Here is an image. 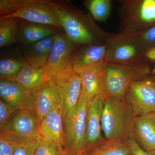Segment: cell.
Masks as SVG:
<instances>
[{"mask_svg":"<svg viewBox=\"0 0 155 155\" xmlns=\"http://www.w3.org/2000/svg\"><path fill=\"white\" fill-rule=\"evenodd\" d=\"M48 3L65 34L76 46L107 43L111 33L103 30L91 16L73 5L70 1L48 0Z\"/></svg>","mask_w":155,"mask_h":155,"instance_id":"cell-1","label":"cell"},{"mask_svg":"<svg viewBox=\"0 0 155 155\" xmlns=\"http://www.w3.org/2000/svg\"><path fill=\"white\" fill-rule=\"evenodd\" d=\"M151 72L149 62L132 64L108 62L103 70V99L107 97L125 99L130 84L149 76Z\"/></svg>","mask_w":155,"mask_h":155,"instance_id":"cell-2","label":"cell"},{"mask_svg":"<svg viewBox=\"0 0 155 155\" xmlns=\"http://www.w3.org/2000/svg\"><path fill=\"white\" fill-rule=\"evenodd\" d=\"M135 117L126 99L106 98L101 120V129L106 139L128 142L134 138Z\"/></svg>","mask_w":155,"mask_h":155,"instance_id":"cell-3","label":"cell"},{"mask_svg":"<svg viewBox=\"0 0 155 155\" xmlns=\"http://www.w3.org/2000/svg\"><path fill=\"white\" fill-rule=\"evenodd\" d=\"M121 31L139 33L155 25V0H119Z\"/></svg>","mask_w":155,"mask_h":155,"instance_id":"cell-4","label":"cell"},{"mask_svg":"<svg viewBox=\"0 0 155 155\" xmlns=\"http://www.w3.org/2000/svg\"><path fill=\"white\" fill-rule=\"evenodd\" d=\"M107 44V63L132 64L149 62L145 57L146 48L135 33L121 31L111 34Z\"/></svg>","mask_w":155,"mask_h":155,"instance_id":"cell-5","label":"cell"},{"mask_svg":"<svg viewBox=\"0 0 155 155\" xmlns=\"http://www.w3.org/2000/svg\"><path fill=\"white\" fill-rule=\"evenodd\" d=\"M89 101L88 97L82 91L78 107L64 122V148L69 155H76L85 147Z\"/></svg>","mask_w":155,"mask_h":155,"instance_id":"cell-6","label":"cell"},{"mask_svg":"<svg viewBox=\"0 0 155 155\" xmlns=\"http://www.w3.org/2000/svg\"><path fill=\"white\" fill-rule=\"evenodd\" d=\"M76 47L65 34L55 35L45 66L48 81H57L73 71L72 59Z\"/></svg>","mask_w":155,"mask_h":155,"instance_id":"cell-7","label":"cell"},{"mask_svg":"<svg viewBox=\"0 0 155 155\" xmlns=\"http://www.w3.org/2000/svg\"><path fill=\"white\" fill-rule=\"evenodd\" d=\"M125 99L134 117L155 112V77L150 75L130 84Z\"/></svg>","mask_w":155,"mask_h":155,"instance_id":"cell-8","label":"cell"},{"mask_svg":"<svg viewBox=\"0 0 155 155\" xmlns=\"http://www.w3.org/2000/svg\"><path fill=\"white\" fill-rule=\"evenodd\" d=\"M0 17H16L33 23L43 24L63 29L48 0H25L23 5L15 13Z\"/></svg>","mask_w":155,"mask_h":155,"instance_id":"cell-9","label":"cell"},{"mask_svg":"<svg viewBox=\"0 0 155 155\" xmlns=\"http://www.w3.org/2000/svg\"><path fill=\"white\" fill-rule=\"evenodd\" d=\"M54 82L60 97L64 123L78 105L82 94V81L80 75L73 71Z\"/></svg>","mask_w":155,"mask_h":155,"instance_id":"cell-10","label":"cell"},{"mask_svg":"<svg viewBox=\"0 0 155 155\" xmlns=\"http://www.w3.org/2000/svg\"><path fill=\"white\" fill-rule=\"evenodd\" d=\"M107 45H82L75 48L72 59V69L80 75L89 69H103L107 63Z\"/></svg>","mask_w":155,"mask_h":155,"instance_id":"cell-11","label":"cell"},{"mask_svg":"<svg viewBox=\"0 0 155 155\" xmlns=\"http://www.w3.org/2000/svg\"><path fill=\"white\" fill-rule=\"evenodd\" d=\"M36 96L16 81L1 78V100L16 111L34 110Z\"/></svg>","mask_w":155,"mask_h":155,"instance_id":"cell-12","label":"cell"},{"mask_svg":"<svg viewBox=\"0 0 155 155\" xmlns=\"http://www.w3.org/2000/svg\"><path fill=\"white\" fill-rule=\"evenodd\" d=\"M39 122L35 111L25 110L16 111L1 129V131L24 137H39Z\"/></svg>","mask_w":155,"mask_h":155,"instance_id":"cell-13","label":"cell"},{"mask_svg":"<svg viewBox=\"0 0 155 155\" xmlns=\"http://www.w3.org/2000/svg\"><path fill=\"white\" fill-rule=\"evenodd\" d=\"M39 137L41 138L65 146V134L62 108L56 105L39 124Z\"/></svg>","mask_w":155,"mask_h":155,"instance_id":"cell-14","label":"cell"},{"mask_svg":"<svg viewBox=\"0 0 155 155\" xmlns=\"http://www.w3.org/2000/svg\"><path fill=\"white\" fill-rule=\"evenodd\" d=\"M133 134L134 138L145 150H155V112L134 118Z\"/></svg>","mask_w":155,"mask_h":155,"instance_id":"cell-15","label":"cell"},{"mask_svg":"<svg viewBox=\"0 0 155 155\" xmlns=\"http://www.w3.org/2000/svg\"><path fill=\"white\" fill-rule=\"evenodd\" d=\"M104 106V100L100 97H96L89 101L87 115L85 147L105 139L101 132V120Z\"/></svg>","mask_w":155,"mask_h":155,"instance_id":"cell-16","label":"cell"},{"mask_svg":"<svg viewBox=\"0 0 155 155\" xmlns=\"http://www.w3.org/2000/svg\"><path fill=\"white\" fill-rule=\"evenodd\" d=\"M57 28L43 24L33 23L19 19L17 41L24 45L32 44L57 34Z\"/></svg>","mask_w":155,"mask_h":155,"instance_id":"cell-17","label":"cell"},{"mask_svg":"<svg viewBox=\"0 0 155 155\" xmlns=\"http://www.w3.org/2000/svg\"><path fill=\"white\" fill-rule=\"evenodd\" d=\"M15 81L36 95L48 81L46 67L33 66L26 63Z\"/></svg>","mask_w":155,"mask_h":155,"instance_id":"cell-18","label":"cell"},{"mask_svg":"<svg viewBox=\"0 0 155 155\" xmlns=\"http://www.w3.org/2000/svg\"><path fill=\"white\" fill-rule=\"evenodd\" d=\"M76 155H131L128 142L104 139L87 146Z\"/></svg>","mask_w":155,"mask_h":155,"instance_id":"cell-19","label":"cell"},{"mask_svg":"<svg viewBox=\"0 0 155 155\" xmlns=\"http://www.w3.org/2000/svg\"><path fill=\"white\" fill-rule=\"evenodd\" d=\"M58 104H60V100L56 84L54 81H49L36 94L34 111L39 123Z\"/></svg>","mask_w":155,"mask_h":155,"instance_id":"cell-20","label":"cell"},{"mask_svg":"<svg viewBox=\"0 0 155 155\" xmlns=\"http://www.w3.org/2000/svg\"><path fill=\"white\" fill-rule=\"evenodd\" d=\"M55 36L49 37L27 45H24L26 63L37 67H45L54 46Z\"/></svg>","mask_w":155,"mask_h":155,"instance_id":"cell-21","label":"cell"},{"mask_svg":"<svg viewBox=\"0 0 155 155\" xmlns=\"http://www.w3.org/2000/svg\"><path fill=\"white\" fill-rule=\"evenodd\" d=\"M104 69H89L78 75L82 81V92L89 101L97 97L102 98Z\"/></svg>","mask_w":155,"mask_h":155,"instance_id":"cell-22","label":"cell"},{"mask_svg":"<svg viewBox=\"0 0 155 155\" xmlns=\"http://www.w3.org/2000/svg\"><path fill=\"white\" fill-rule=\"evenodd\" d=\"M19 23L16 17H0V48L16 42Z\"/></svg>","mask_w":155,"mask_h":155,"instance_id":"cell-23","label":"cell"},{"mask_svg":"<svg viewBox=\"0 0 155 155\" xmlns=\"http://www.w3.org/2000/svg\"><path fill=\"white\" fill-rule=\"evenodd\" d=\"M84 5L91 14L93 19L104 22L110 16L113 1L111 0H85Z\"/></svg>","mask_w":155,"mask_h":155,"instance_id":"cell-24","label":"cell"},{"mask_svg":"<svg viewBox=\"0 0 155 155\" xmlns=\"http://www.w3.org/2000/svg\"><path fill=\"white\" fill-rule=\"evenodd\" d=\"M26 64L24 59L8 58L1 60V78L15 81L17 75Z\"/></svg>","mask_w":155,"mask_h":155,"instance_id":"cell-25","label":"cell"},{"mask_svg":"<svg viewBox=\"0 0 155 155\" xmlns=\"http://www.w3.org/2000/svg\"><path fill=\"white\" fill-rule=\"evenodd\" d=\"M24 137L1 131L0 133V155H14L18 145L24 142Z\"/></svg>","mask_w":155,"mask_h":155,"instance_id":"cell-26","label":"cell"},{"mask_svg":"<svg viewBox=\"0 0 155 155\" xmlns=\"http://www.w3.org/2000/svg\"><path fill=\"white\" fill-rule=\"evenodd\" d=\"M34 155H69L64 147L39 137Z\"/></svg>","mask_w":155,"mask_h":155,"instance_id":"cell-27","label":"cell"},{"mask_svg":"<svg viewBox=\"0 0 155 155\" xmlns=\"http://www.w3.org/2000/svg\"><path fill=\"white\" fill-rule=\"evenodd\" d=\"M25 0H1L0 1V17L15 13L25 3Z\"/></svg>","mask_w":155,"mask_h":155,"instance_id":"cell-28","label":"cell"},{"mask_svg":"<svg viewBox=\"0 0 155 155\" xmlns=\"http://www.w3.org/2000/svg\"><path fill=\"white\" fill-rule=\"evenodd\" d=\"M38 138H32L18 145L14 155H34Z\"/></svg>","mask_w":155,"mask_h":155,"instance_id":"cell-29","label":"cell"},{"mask_svg":"<svg viewBox=\"0 0 155 155\" xmlns=\"http://www.w3.org/2000/svg\"><path fill=\"white\" fill-rule=\"evenodd\" d=\"M135 34L145 48L155 46V25L145 31Z\"/></svg>","mask_w":155,"mask_h":155,"instance_id":"cell-30","label":"cell"},{"mask_svg":"<svg viewBox=\"0 0 155 155\" xmlns=\"http://www.w3.org/2000/svg\"><path fill=\"white\" fill-rule=\"evenodd\" d=\"M16 110L0 100V129H2Z\"/></svg>","mask_w":155,"mask_h":155,"instance_id":"cell-31","label":"cell"},{"mask_svg":"<svg viewBox=\"0 0 155 155\" xmlns=\"http://www.w3.org/2000/svg\"><path fill=\"white\" fill-rule=\"evenodd\" d=\"M131 149V155H155V150L147 151L142 148L134 138L128 141Z\"/></svg>","mask_w":155,"mask_h":155,"instance_id":"cell-32","label":"cell"},{"mask_svg":"<svg viewBox=\"0 0 155 155\" xmlns=\"http://www.w3.org/2000/svg\"><path fill=\"white\" fill-rule=\"evenodd\" d=\"M145 57L148 62H155V46L146 48L145 51Z\"/></svg>","mask_w":155,"mask_h":155,"instance_id":"cell-33","label":"cell"},{"mask_svg":"<svg viewBox=\"0 0 155 155\" xmlns=\"http://www.w3.org/2000/svg\"><path fill=\"white\" fill-rule=\"evenodd\" d=\"M151 73L152 75H155V68L152 71Z\"/></svg>","mask_w":155,"mask_h":155,"instance_id":"cell-34","label":"cell"}]
</instances>
